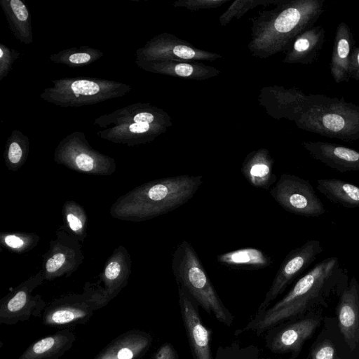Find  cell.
Masks as SVG:
<instances>
[{
    "label": "cell",
    "mask_w": 359,
    "mask_h": 359,
    "mask_svg": "<svg viewBox=\"0 0 359 359\" xmlns=\"http://www.w3.org/2000/svg\"><path fill=\"white\" fill-rule=\"evenodd\" d=\"M359 359V358H358Z\"/></svg>",
    "instance_id": "cell-36"
},
{
    "label": "cell",
    "mask_w": 359,
    "mask_h": 359,
    "mask_svg": "<svg viewBox=\"0 0 359 359\" xmlns=\"http://www.w3.org/2000/svg\"><path fill=\"white\" fill-rule=\"evenodd\" d=\"M154 120V116L148 112L139 113L134 117V121L137 123H150Z\"/></svg>",
    "instance_id": "cell-33"
},
{
    "label": "cell",
    "mask_w": 359,
    "mask_h": 359,
    "mask_svg": "<svg viewBox=\"0 0 359 359\" xmlns=\"http://www.w3.org/2000/svg\"><path fill=\"white\" fill-rule=\"evenodd\" d=\"M62 215L69 229L78 240L86 236L87 217L83 208L74 201L66 202L62 208Z\"/></svg>",
    "instance_id": "cell-23"
},
{
    "label": "cell",
    "mask_w": 359,
    "mask_h": 359,
    "mask_svg": "<svg viewBox=\"0 0 359 359\" xmlns=\"http://www.w3.org/2000/svg\"><path fill=\"white\" fill-rule=\"evenodd\" d=\"M355 43L349 26L341 22L337 27L330 63L331 75L337 83L349 81V59Z\"/></svg>",
    "instance_id": "cell-18"
},
{
    "label": "cell",
    "mask_w": 359,
    "mask_h": 359,
    "mask_svg": "<svg viewBox=\"0 0 359 359\" xmlns=\"http://www.w3.org/2000/svg\"><path fill=\"white\" fill-rule=\"evenodd\" d=\"M175 73L181 76H188L193 72V67L189 64L181 63L175 67Z\"/></svg>",
    "instance_id": "cell-31"
},
{
    "label": "cell",
    "mask_w": 359,
    "mask_h": 359,
    "mask_svg": "<svg viewBox=\"0 0 359 359\" xmlns=\"http://www.w3.org/2000/svg\"><path fill=\"white\" fill-rule=\"evenodd\" d=\"M336 320L350 351L359 357V283L355 276L339 295Z\"/></svg>",
    "instance_id": "cell-11"
},
{
    "label": "cell",
    "mask_w": 359,
    "mask_h": 359,
    "mask_svg": "<svg viewBox=\"0 0 359 359\" xmlns=\"http://www.w3.org/2000/svg\"><path fill=\"white\" fill-rule=\"evenodd\" d=\"M173 53L175 55L184 59H191L195 55V52L193 49L182 45L176 46L173 48Z\"/></svg>",
    "instance_id": "cell-30"
},
{
    "label": "cell",
    "mask_w": 359,
    "mask_h": 359,
    "mask_svg": "<svg viewBox=\"0 0 359 359\" xmlns=\"http://www.w3.org/2000/svg\"><path fill=\"white\" fill-rule=\"evenodd\" d=\"M10 4L17 18L21 21H25L29 14L23 3L20 0H11Z\"/></svg>",
    "instance_id": "cell-29"
},
{
    "label": "cell",
    "mask_w": 359,
    "mask_h": 359,
    "mask_svg": "<svg viewBox=\"0 0 359 359\" xmlns=\"http://www.w3.org/2000/svg\"><path fill=\"white\" fill-rule=\"evenodd\" d=\"M130 130L134 133H142L147 131L149 129V125L148 123H133L129 127Z\"/></svg>",
    "instance_id": "cell-34"
},
{
    "label": "cell",
    "mask_w": 359,
    "mask_h": 359,
    "mask_svg": "<svg viewBox=\"0 0 359 359\" xmlns=\"http://www.w3.org/2000/svg\"><path fill=\"white\" fill-rule=\"evenodd\" d=\"M39 241V236L33 233H13L1 235V243L16 252L32 250L37 245Z\"/></svg>",
    "instance_id": "cell-24"
},
{
    "label": "cell",
    "mask_w": 359,
    "mask_h": 359,
    "mask_svg": "<svg viewBox=\"0 0 359 359\" xmlns=\"http://www.w3.org/2000/svg\"><path fill=\"white\" fill-rule=\"evenodd\" d=\"M323 327L312 344L309 359H358L345 342L336 318H324Z\"/></svg>",
    "instance_id": "cell-13"
},
{
    "label": "cell",
    "mask_w": 359,
    "mask_h": 359,
    "mask_svg": "<svg viewBox=\"0 0 359 359\" xmlns=\"http://www.w3.org/2000/svg\"><path fill=\"white\" fill-rule=\"evenodd\" d=\"M298 124L302 129L346 142L359 140V106L344 97L307 95Z\"/></svg>",
    "instance_id": "cell-3"
},
{
    "label": "cell",
    "mask_w": 359,
    "mask_h": 359,
    "mask_svg": "<svg viewBox=\"0 0 359 359\" xmlns=\"http://www.w3.org/2000/svg\"><path fill=\"white\" fill-rule=\"evenodd\" d=\"M90 56L88 53H74L69 56V61L75 64L85 63L90 60Z\"/></svg>",
    "instance_id": "cell-32"
},
{
    "label": "cell",
    "mask_w": 359,
    "mask_h": 359,
    "mask_svg": "<svg viewBox=\"0 0 359 359\" xmlns=\"http://www.w3.org/2000/svg\"><path fill=\"white\" fill-rule=\"evenodd\" d=\"M3 56V51L0 49V57H1Z\"/></svg>",
    "instance_id": "cell-35"
},
{
    "label": "cell",
    "mask_w": 359,
    "mask_h": 359,
    "mask_svg": "<svg viewBox=\"0 0 359 359\" xmlns=\"http://www.w3.org/2000/svg\"><path fill=\"white\" fill-rule=\"evenodd\" d=\"M109 302L102 287L87 283L81 294H71L53 299L41 316L42 323L48 327L65 329L86 323L94 312Z\"/></svg>",
    "instance_id": "cell-5"
},
{
    "label": "cell",
    "mask_w": 359,
    "mask_h": 359,
    "mask_svg": "<svg viewBox=\"0 0 359 359\" xmlns=\"http://www.w3.org/2000/svg\"><path fill=\"white\" fill-rule=\"evenodd\" d=\"M76 335L69 328L60 329L30 344L18 359H59L73 346Z\"/></svg>",
    "instance_id": "cell-17"
},
{
    "label": "cell",
    "mask_w": 359,
    "mask_h": 359,
    "mask_svg": "<svg viewBox=\"0 0 359 359\" xmlns=\"http://www.w3.org/2000/svg\"><path fill=\"white\" fill-rule=\"evenodd\" d=\"M171 269L178 285L191 298L220 323L230 326L233 318L224 306L215 289L196 252L187 241L175 248Z\"/></svg>",
    "instance_id": "cell-4"
},
{
    "label": "cell",
    "mask_w": 359,
    "mask_h": 359,
    "mask_svg": "<svg viewBox=\"0 0 359 359\" xmlns=\"http://www.w3.org/2000/svg\"><path fill=\"white\" fill-rule=\"evenodd\" d=\"M153 359H178V356L171 344H164L158 349Z\"/></svg>",
    "instance_id": "cell-28"
},
{
    "label": "cell",
    "mask_w": 359,
    "mask_h": 359,
    "mask_svg": "<svg viewBox=\"0 0 359 359\" xmlns=\"http://www.w3.org/2000/svg\"><path fill=\"white\" fill-rule=\"evenodd\" d=\"M348 73L350 78L359 81V43L355 46L351 53Z\"/></svg>",
    "instance_id": "cell-26"
},
{
    "label": "cell",
    "mask_w": 359,
    "mask_h": 359,
    "mask_svg": "<svg viewBox=\"0 0 359 359\" xmlns=\"http://www.w3.org/2000/svg\"><path fill=\"white\" fill-rule=\"evenodd\" d=\"M202 183L201 175H184L152 180L118 198L109 212L113 218L123 221H147L188 202Z\"/></svg>",
    "instance_id": "cell-2"
},
{
    "label": "cell",
    "mask_w": 359,
    "mask_h": 359,
    "mask_svg": "<svg viewBox=\"0 0 359 359\" xmlns=\"http://www.w3.org/2000/svg\"><path fill=\"white\" fill-rule=\"evenodd\" d=\"M270 194L284 210L290 213L317 217L326 212L311 183L294 175L282 174Z\"/></svg>",
    "instance_id": "cell-6"
},
{
    "label": "cell",
    "mask_w": 359,
    "mask_h": 359,
    "mask_svg": "<svg viewBox=\"0 0 359 359\" xmlns=\"http://www.w3.org/2000/svg\"><path fill=\"white\" fill-rule=\"evenodd\" d=\"M44 280L43 271L31 276L13 289L0 302V323L14 325L41 317L47 304L39 294H33Z\"/></svg>",
    "instance_id": "cell-7"
},
{
    "label": "cell",
    "mask_w": 359,
    "mask_h": 359,
    "mask_svg": "<svg viewBox=\"0 0 359 359\" xmlns=\"http://www.w3.org/2000/svg\"><path fill=\"white\" fill-rule=\"evenodd\" d=\"M241 172L254 187L269 190L276 181V175L273 172V162L264 155L255 156L245 162Z\"/></svg>",
    "instance_id": "cell-22"
},
{
    "label": "cell",
    "mask_w": 359,
    "mask_h": 359,
    "mask_svg": "<svg viewBox=\"0 0 359 359\" xmlns=\"http://www.w3.org/2000/svg\"><path fill=\"white\" fill-rule=\"evenodd\" d=\"M71 88L76 97L79 95H95L100 90V86L96 83L88 80H77L73 82Z\"/></svg>",
    "instance_id": "cell-25"
},
{
    "label": "cell",
    "mask_w": 359,
    "mask_h": 359,
    "mask_svg": "<svg viewBox=\"0 0 359 359\" xmlns=\"http://www.w3.org/2000/svg\"><path fill=\"white\" fill-rule=\"evenodd\" d=\"M304 147L311 156L341 172L359 171V151L338 144L308 141Z\"/></svg>",
    "instance_id": "cell-14"
},
{
    "label": "cell",
    "mask_w": 359,
    "mask_h": 359,
    "mask_svg": "<svg viewBox=\"0 0 359 359\" xmlns=\"http://www.w3.org/2000/svg\"><path fill=\"white\" fill-rule=\"evenodd\" d=\"M323 26H313L302 32L293 45V58L304 64H311L318 57L325 43Z\"/></svg>",
    "instance_id": "cell-21"
},
{
    "label": "cell",
    "mask_w": 359,
    "mask_h": 359,
    "mask_svg": "<svg viewBox=\"0 0 359 359\" xmlns=\"http://www.w3.org/2000/svg\"><path fill=\"white\" fill-rule=\"evenodd\" d=\"M323 320L324 318L318 312L309 313L278 330L269 341L268 347L276 353H290L294 359Z\"/></svg>",
    "instance_id": "cell-10"
},
{
    "label": "cell",
    "mask_w": 359,
    "mask_h": 359,
    "mask_svg": "<svg viewBox=\"0 0 359 359\" xmlns=\"http://www.w3.org/2000/svg\"><path fill=\"white\" fill-rule=\"evenodd\" d=\"M348 280L347 272L337 257L324 259L301 277L271 307L257 312L243 330L260 334L286 320L325 306L330 297L339 295Z\"/></svg>",
    "instance_id": "cell-1"
},
{
    "label": "cell",
    "mask_w": 359,
    "mask_h": 359,
    "mask_svg": "<svg viewBox=\"0 0 359 359\" xmlns=\"http://www.w3.org/2000/svg\"><path fill=\"white\" fill-rule=\"evenodd\" d=\"M179 303L189 343L195 359H214L211 352V330L202 323L198 304L178 285Z\"/></svg>",
    "instance_id": "cell-12"
},
{
    "label": "cell",
    "mask_w": 359,
    "mask_h": 359,
    "mask_svg": "<svg viewBox=\"0 0 359 359\" xmlns=\"http://www.w3.org/2000/svg\"><path fill=\"white\" fill-rule=\"evenodd\" d=\"M151 342L149 334L140 330H128L110 341L93 359H138Z\"/></svg>",
    "instance_id": "cell-15"
},
{
    "label": "cell",
    "mask_w": 359,
    "mask_h": 359,
    "mask_svg": "<svg viewBox=\"0 0 359 359\" xmlns=\"http://www.w3.org/2000/svg\"><path fill=\"white\" fill-rule=\"evenodd\" d=\"M222 265L241 269H260L273 264L271 257L256 248H243L224 252L217 257Z\"/></svg>",
    "instance_id": "cell-19"
},
{
    "label": "cell",
    "mask_w": 359,
    "mask_h": 359,
    "mask_svg": "<svg viewBox=\"0 0 359 359\" xmlns=\"http://www.w3.org/2000/svg\"><path fill=\"white\" fill-rule=\"evenodd\" d=\"M323 248L318 240H309L298 248L292 249L282 262L271 285L257 312L266 310L271 303L280 295L287 287L322 252Z\"/></svg>",
    "instance_id": "cell-8"
},
{
    "label": "cell",
    "mask_w": 359,
    "mask_h": 359,
    "mask_svg": "<svg viewBox=\"0 0 359 359\" xmlns=\"http://www.w3.org/2000/svg\"><path fill=\"white\" fill-rule=\"evenodd\" d=\"M317 189L332 202L347 208L359 207V187L339 179H320Z\"/></svg>",
    "instance_id": "cell-20"
},
{
    "label": "cell",
    "mask_w": 359,
    "mask_h": 359,
    "mask_svg": "<svg viewBox=\"0 0 359 359\" xmlns=\"http://www.w3.org/2000/svg\"><path fill=\"white\" fill-rule=\"evenodd\" d=\"M83 260L79 240L64 231H58L56 238L50 241L48 251L43 255L42 271L44 280H52L64 275L70 276Z\"/></svg>",
    "instance_id": "cell-9"
},
{
    "label": "cell",
    "mask_w": 359,
    "mask_h": 359,
    "mask_svg": "<svg viewBox=\"0 0 359 359\" xmlns=\"http://www.w3.org/2000/svg\"><path fill=\"white\" fill-rule=\"evenodd\" d=\"M22 158V150L15 142H12L8 151V159L11 165H18Z\"/></svg>",
    "instance_id": "cell-27"
},
{
    "label": "cell",
    "mask_w": 359,
    "mask_h": 359,
    "mask_svg": "<svg viewBox=\"0 0 359 359\" xmlns=\"http://www.w3.org/2000/svg\"><path fill=\"white\" fill-rule=\"evenodd\" d=\"M130 269V255L125 247L120 245L107 260L100 276L102 288L109 302L128 284Z\"/></svg>",
    "instance_id": "cell-16"
}]
</instances>
